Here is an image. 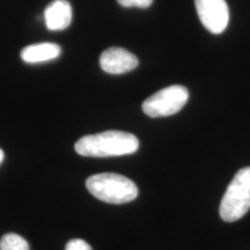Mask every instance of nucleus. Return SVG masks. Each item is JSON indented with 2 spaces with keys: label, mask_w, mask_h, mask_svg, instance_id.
<instances>
[{
  "label": "nucleus",
  "mask_w": 250,
  "mask_h": 250,
  "mask_svg": "<svg viewBox=\"0 0 250 250\" xmlns=\"http://www.w3.org/2000/svg\"><path fill=\"white\" fill-rule=\"evenodd\" d=\"M86 187L95 198L117 205L134 201L139 192L132 180L114 173L93 175L87 179Z\"/></svg>",
  "instance_id": "2"
},
{
  "label": "nucleus",
  "mask_w": 250,
  "mask_h": 250,
  "mask_svg": "<svg viewBox=\"0 0 250 250\" xmlns=\"http://www.w3.org/2000/svg\"><path fill=\"white\" fill-rule=\"evenodd\" d=\"M118 4L123 7H139L147 8L152 5L153 0H117Z\"/></svg>",
  "instance_id": "10"
},
{
  "label": "nucleus",
  "mask_w": 250,
  "mask_h": 250,
  "mask_svg": "<svg viewBox=\"0 0 250 250\" xmlns=\"http://www.w3.org/2000/svg\"><path fill=\"white\" fill-rule=\"evenodd\" d=\"M139 61L133 54L123 48H109L100 56V65L110 74H123L138 66Z\"/></svg>",
  "instance_id": "6"
},
{
  "label": "nucleus",
  "mask_w": 250,
  "mask_h": 250,
  "mask_svg": "<svg viewBox=\"0 0 250 250\" xmlns=\"http://www.w3.org/2000/svg\"><path fill=\"white\" fill-rule=\"evenodd\" d=\"M74 148L78 154L90 158L121 156L133 154L138 151L139 140L130 132L104 131L83 137L76 143Z\"/></svg>",
  "instance_id": "1"
},
{
  "label": "nucleus",
  "mask_w": 250,
  "mask_h": 250,
  "mask_svg": "<svg viewBox=\"0 0 250 250\" xmlns=\"http://www.w3.org/2000/svg\"><path fill=\"white\" fill-rule=\"evenodd\" d=\"M189 92L184 86L173 85L159 90L143 103V111L152 118L171 116L187 104Z\"/></svg>",
  "instance_id": "4"
},
{
  "label": "nucleus",
  "mask_w": 250,
  "mask_h": 250,
  "mask_svg": "<svg viewBox=\"0 0 250 250\" xmlns=\"http://www.w3.org/2000/svg\"><path fill=\"white\" fill-rule=\"evenodd\" d=\"M2 160H4V152H2V149L0 148V164H1Z\"/></svg>",
  "instance_id": "12"
},
{
  "label": "nucleus",
  "mask_w": 250,
  "mask_h": 250,
  "mask_svg": "<svg viewBox=\"0 0 250 250\" xmlns=\"http://www.w3.org/2000/svg\"><path fill=\"white\" fill-rule=\"evenodd\" d=\"M61 46L55 43H39V44L28 45L21 51V58L28 64L49 62L56 59L61 55Z\"/></svg>",
  "instance_id": "8"
},
{
  "label": "nucleus",
  "mask_w": 250,
  "mask_h": 250,
  "mask_svg": "<svg viewBox=\"0 0 250 250\" xmlns=\"http://www.w3.org/2000/svg\"><path fill=\"white\" fill-rule=\"evenodd\" d=\"M250 210V167L240 169L228 184L221 199L219 214L226 223H234Z\"/></svg>",
  "instance_id": "3"
},
{
  "label": "nucleus",
  "mask_w": 250,
  "mask_h": 250,
  "mask_svg": "<svg viewBox=\"0 0 250 250\" xmlns=\"http://www.w3.org/2000/svg\"><path fill=\"white\" fill-rule=\"evenodd\" d=\"M45 26L49 30H62L71 24L72 7L67 0H55L44 11Z\"/></svg>",
  "instance_id": "7"
},
{
  "label": "nucleus",
  "mask_w": 250,
  "mask_h": 250,
  "mask_svg": "<svg viewBox=\"0 0 250 250\" xmlns=\"http://www.w3.org/2000/svg\"><path fill=\"white\" fill-rule=\"evenodd\" d=\"M65 250H93L88 243L81 239H73L67 242Z\"/></svg>",
  "instance_id": "11"
},
{
  "label": "nucleus",
  "mask_w": 250,
  "mask_h": 250,
  "mask_svg": "<svg viewBox=\"0 0 250 250\" xmlns=\"http://www.w3.org/2000/svg\"><path fill=\"white\" fill-rule=\"evenodd\" d=\"M0 250H29V245L22 236L8 233L0 240Z\"/></svg>",
  "instance_id": "9"
},
{
  "label": "nucleus",
  "mask_w": 250,
  "mask_h": 250,
  "mask_svg": "<svg viewBox=\"0 0 250 250\" xmlns=\"http://www.w3.org/2000/svg\"><path fill=\"white\" fill-rule=\"evenodd\" d=\"M197 13L204 26L212 34H220L227 28L229 11L225 0H195Z\"/></svg>",
  "instance_id": "5"
}]
</instances>
